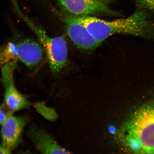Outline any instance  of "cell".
Wrapping results in <instances>:
<instances>
[{
    "instance_id": "13",
    "label": "cell",
    "mask_w": 154,
    "mask_h": 154,
    "mask_svg": "<svg viewBox=\"0 0 154 154\" xmlns=\"http://www.w3.org/2000/svg\"><path fill=\"white\" fill-rule=\"evenodd\" d=\"M154 13V0H146L140 8Z\"/></svg>"
},
{
    "instance_id": "10",
    "label": "cell",
    "mask_w": 154,
    "mask_h": 154,
    "mask_svg": "<svg viewBox=\"0 0 154 154\" xmlns=\"http://www.w3.org/2000/svg\"><path fill=\"white\" fill-rule=\"evenodd\" d=\"M17 44L10 41L0 46V67L8 63L17 64Z\"/></svg>"
},
{
    "instance_id": "8",
    "label": "cell",
    "mask_w": 154,
    "mask_h": 154,
    "mask_svg": "<svg viewBox=\"0 0 154 154\" xmlns=\"http://www.w3.org/2000/svg\"><path fill=\"white\" fill-rule=\"evenodd\" d=\"M28 137L42 154H71L61 146L49 134L36 125H31Z\"/></svg>"
},
{
    "instance_id": "14",
    "label": "cell",
    "mask_w": 154,
    "mask_h": 154,
    "mask_svg": "<svg viewBox=\"0 0 154 154\" xmlns=\"http://www.w3.org/2000/svg\"><path fill=\"white\" fill-rule=\"evenodd\" d=\"M0 154H12L11 150L4 146L1 144H0Z\"/></svg>"
},
{
    "instance_id": "9",
    "label": "cell",
    "mask_w": 154,
    "mask_h": 154,
    "mask_svg": "<svg viewBox=\"0 0 154 154\" xmlns=\"http://www.w3.org/2000/svg\"><path fill=\"white\" fill-rule=\"evenodd\" d=\"M18 60L28 68L37 66L43 59L44 49L41 44L25 38L17 44Z\"/></svg>"
},
{
    "instance_id": "12",
    "label": "cell",
    "mask_w": 154,
    "mask_h": 154,
    "mask_svg": "<svg viewBox=\"0 0 154 154\" xmlns=\"http://www.w3.org/2000/svg\"><path fill=\"white\" fill-rule=\"evenodd\" d=\"M12 115H14V114L3 103L0 104V127L5 122L7 119Z\"/></svg>"
},
{
    "instance_id": "7",
    "label": "cell",
    "mask_w": 154,
    "mask_h": 154,
    "mask_svg": "<svg viewBox=\"0 0 154 154\" xmlns=\"http://www.w3.org/2000/svg\"><path fill=\"white\" fill-rule=\"evenodd\" d=\"M27 123L24 116H11L1 127L2 144L12 151L22 141V131Z\"/></svg>"
},
{
    "instance_id": "2",
    "label": "cell",
    "mask_w": 154,
    "mask_h": 154,
    "mask_svg": "<svg viewBox=\"0 0 154 154\" xmlns=\"http://www.w3.org/2000/svg\"><path fill=\"white\" fill-rule=\"evenodd\" d=\"M118 138L128 154H154V102L144 104L130 116Z\"/></svg>"
},
{
    "instance_id": "11",
    "label": "cell",
    "mask_w": 154,
    "mask_h": 154,
    "mask_svg": "<svg viewBox=\"0 0 154 154\" xmlns=\"http://www.w3.org/2000/svg\"><path fill=\"white\" fill-rule=\"evenodd\" d=\"M34 106L38 113L49 120H54L57 117L55 111L45 106L44 103L42 102L37 103Z\"/></svg>"
},
{
    "instance_id": "3",
    "label": "cell",
    "mask_w": 154,
    "mask_h": 154,
    "mask_svg": "<svg viewBox=\"0 0 154 154\" xmlns=\"http://www.w3.org/2000/svg\"><path fill=\"white\" fill-rule=\"evenodd\" d=\"M18 14L34 32L44 48L52 73L60 72L67 62L68 48L65 38L63 36L51 37L22 11H19Z\"/></svg>"
},
{
    "instance_id": "1",
    "label": "cell",
    "mask_w": 154,
    "mask_h": 154,
    "mask_svg": "<svg viewBox=\"0 0 154 154\" xmlns=\"http://www.w3.org/2000/svg\"><path fill=\"white\" fill-rule=\"evenodd\" d=\"M79 19L100 45L116 34L154 38V22L143 9L136 11L129 17L115 20L92 17H79Z\"/></svg>"
},
{
    "instance_id": "15",
    "label": "cell",
    "mask_w": 154,
    "mask_h": 154,
    "mask_svg": "<svg viewBox=\"0 0 154 154\" xmlns=\"http://www.w3.org/2000/svg\"><path fill=\"white\" fill-rule=\"evenodd\" d=\"M135 1L137 4V6L139 7L140 8L143 5L144 3L145 2L146 0H135Z\"/></svg>"
},
{
    "instance_id": "6",
    "label": "cell",
    "mask_w": 154,
    "mask_h": 154,
    "mask_svg": "<svg viewBox=\"0 0 154 154\" xmlns=\"http://www.w3.org/2000/svg\"><path fill=\"white\" fill-rule=\"evenodd\" d=\"M58 15L65 26L69 38L78 48L92 51L100 45L78 17L68 15L63 12L62 14L59 13Z\"/></svg>"
},
{
    "instance_id": "16",
    "label": "cell",
    "mask_w": 154,
    "mask_h": 154,
    "mask_svg": "<svg viewBox=\"0 0 154 154\" xmlns=\"http://www.w3.org/2000/svg\"><path fill=\"white\" fill-rule=\"evenodd\" d=\"M33 154L29 152H20L18 153V154Z\"/></svg>"
},
{
    "instance_id": "4",
    "label": "cell",
    "mask_w": 154,
    "mask_h": 154,
    "mask_svg": "<svg viewBox=\"0 0 154 154\" xmlns=\"http://www.w3.org/2000/svg\"><path fill=\"white\" fill-rule=\"evenodd\" d=\"M63 13L75 17H116L121 15L112 8L116 0H56Z\"/></svg>"
},
{
    "instance_id": "5",
    "label": "cell",
    "mask_w": 154,
    "mask_h": 154,
    "mask_svg": "<svg viewBox=\"0 0 154 154\" xmlns=\"http://www.w3.org/2000/svg\"><path fill=\"white\" fill-rule=\"evenodd\" d=\"M17 64L8 63L1 68V82L4 89L3 104L14 114L30 105L27 97L21 94L15 85L14 71Z\"/></svg>"
}]
</instances>
